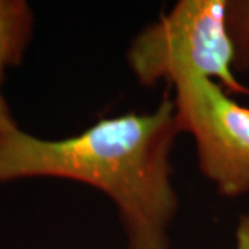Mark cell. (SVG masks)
Here are the masks:
<instances>
[{
    "instance_id": "obj_3",
    "label": "cell",
    "mask_w": 249,
    "mask_h": 249,
    "mask_svg": "<svg viewBox=\"0 0 249 249\" xmlns=\"http://www.w3.org/2000/svg\"><path fill=\"white\" fill-rule=\"evenodd\" d=\"M173 86L180 132L193 134L205 178L224 196L249 193V108L213 80L183 76Z\"/></svg>"
},
{
    "instance_id": "obj_7",
    "label": "cell",
    "mask_w": 249,
    "mask_h": 249,
    "mask_svg": "<svg viewBox=\"0 0 249 249\" xmlns=\"http://www.w3.org/2000/svg\"><path fill=\"white\" fill-rule=\"evenodd\" d=\"M235 249H249V214H242L235 229Z\"/></svg>"
},
{
    "instance_id": "obj_6",
    "label": "cell",
    "mask_w": 249,
    "mask_h": 249,
    "mask_svg": "<svg viewBox=\"0 0 249 249\" xmlns=\"http://www.w3.org/2000/svg\"><path fill=\"white\" fill-rule=\"evenodd\" d=\"M17 129L18 126L11 116L9 104L1 93V75H0V139Z\"/></svg>"
},
{
    "instance_id": "obj_4",
    "label": "cell",
    "mask_w": 249,
    "mask_h": 249,
    "mask_svg": "<svg viewBox=\"0 0 249 249\" xmlns=\"http://www.w3.org/2000/svg\"><path fill=\"white\" fill-rule=\"evenodd\" d=\"M34 14L24 0H0V75L22 61L32 36Z\"/></svg>"
},
{
    "instance_id": "obj_5",
    "label": "cell",
    "mask_w": 249,
    "mask_h": 249,
    "mask_svg": "<svg viewBox=\"0 0 249 249\" xmlns=\"http://www.w3.org/2000/svg\"><path fill=\"white\" fill-rule=\"evenodd\" d=\"M226 29L234 72L249 71V0H226Z\"/></svg>"
},
{
    "instance_id": "obj_1",
    "label": "cell",
    "mask_w": 249,
    "mask_h": 249,
    "mask_svg": "<svg viewBox=\"0 0 249 249\" xmlns=\"http://www.w3.org/2000/svg\"><path fill=\"white\" fill-rule=\"evenodd\" d=\"M178 133L168 97L152 112L103 118L61 140L17 129L0 139V183L46 176L96 187L116 205L129 249H169L178 205L170 154Z\"/></svg>"
},
{
    "instance_id": "obj_2",
    "label": "cell",
    "mask_w": 249,
    "mask_h": 249,
    "mask_svg": "<svg viewBox=\"0 0 249 249\" xmlns=\"http://www.w3.org/2000/svg\"><path fill=\"white\" fill-rule=\"evenodd\" d=\"M232 47L226 29V0H180L155 24L136 36L127 62L137 80L172 85L183 76L219 83L229 94L249 97L234 75Z\"/></svg>"
}]
</instances>
